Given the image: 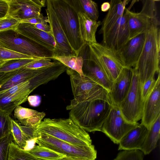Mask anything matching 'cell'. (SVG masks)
Instances as JSON below:
<instances>
[{
  "mask_svg": "<svg viewBox=\"0 0 160 160\" xmlns=\"http://www.w3.org/2000/svg\"><path fill=\"white\" fill-rule=\"evenodd\" d=\"M10 115L0 109V139L10 133Z\"/></svg>",
  "mask_w": 160,
  "mask_h": 160,
  "instance_id": "cell-34",
  "label": "cell"
},
{
  "mask_svg": "<svg viewBox=\"0 0 160 160\" xmlns=\"http://www.w3.org/2000/svg\"><path fill=\"white\" fill-rule=\"evenodd\" d=\"M145 39V33L140 34L129 39L117 51L125 68L134 67L142 51Z\"/></svg>",
  "mask_w": 160,
  "mask_h": 160,
  "instance_id": "cell-14",
  "label": "cell"
},
{
  "mask_svg": "<svg viewBox=\"0 0 160 160\" xmlns=\"http://www.w3.org/2000/svg\"><path fill=\"white\" fill-rule=\"evenodd\" d=\"M27 100L31 106L36 107L40 105L41 102V97L38 95L29 96Z\"/></svg>",
  "mask_w": 160,
  "mask_h": 160,
  "instance_id": "cell-41",
  "label": "cell"
},
{
  "mask_svg": "<svg viewBox=\"0 0 160 160\" xmlns=\"http://www.w3.org/2000/svg\"><path fill=\"white\" fill-rule=\"evenodd\" d=\"M148 129L139 124L128 132L121 140L118 150H140Z\"/></svg>",
  "mask_w": 160,
  "mask_h": 160,
  "instance_id": "cell-19",
  "label": "cell"
},
{
  "mask_svg": "<svg viewBox=\"0 0 160 160\" xmlns=\"http://www.w3.org/2000/svg\"><path fill=\"white\" fill-rule=\"evenodd\" d=\"M52 59L59 61L67 68L77 72L80 75H84L82 71L83 60L81 56H54Z\"/></svg>",
  "mask_w": 160,
  "mask_h": 160,
  "instance_id": "cell-25",
  "label": "cell"
},
{
  "mask_svg": "<svg viewBox=\"0 0 160 160\" xmlns=\"http://www.w3.org/2000/svg\"><path fill=\"white\" fill-rule=\"evenodd\" d=\"M70 46L78 56L85 44L80 34L77 11L72 0H50Z\"/></svg>",
  "mask_w": 160,
  "mask_h": 160,
  "instance_id": "cell-4",
  "label": "cell"
},
{
  "mask_svg": "<svg viewBox=\"0 0 160 160\" xmlns=\"http://www.w3.org/2000/svg\"><path fill=\"white\" fill-rule=\"evenodd\" d=\"M139 124L127 121L122 115L118 106L113 105L102 125L101 131L114 143L119 144L122 138Z\"/></svg>",
  "mask_w": 160,
  "mask_h": 160,
  "instance_id": "cell-9",
  "label": "cell"
},
{
  "mask_svg": "<svg viewBox=\"0 0 160 160\" xmlns=\"http://www.w3.org/2000/svg\"><path fill=\"white\" fill-rule=\"evenodd\" d=\"M51 59L48 58H41L36 59L26 65L24 67L33 69H38L48 66L54 63L55 60L52 62Z\"/></svg>",
  "mask_w": 160,
  "mask_h": 160,
  "instance_id": "cell-38",
  "label": "cell"
},
{
  "mask_svg": "<svg viewBox=\"0 0 160 160\" xmlns=\"http://www.w3.org/2000/svg\"><path fill=\"white\" fill-rule=\"evenodd\" d=\"M46 11L52 33L56 47L54 56H77L70 46L64 32L59 21L53 8L50 0H47Z\"/></svg>",
  "mask_w": 160,
  "mask_h": 160,
  "instance_id": "cell-10",
  "label": "cell"
},
{
  "mask_svg": "<svg viewBox=\"0 0 160 160\" xmlns=\"http://www.w3.org/2000/svg\"><path fill=\"white\" fill-rule=\"evenodd\" d=\"M66 71L70 76L73 99L77 102L90 101L108 94L104 88L85 75L81 76L67 67Z\"/></svg>",
  "mask_w": 160,
  "mask_h": 160,
  "instance_id": "cell-8",
  "label": "cell"
},
{
  "mask_svg": "<svg viewBox=\"0 0 160 160\" xmlns=\"http://www.w3.org/2000/svg\"><path fill=\"white\" fill-rule=\"evenodd\" d=\"M60 160H87L85 159H79L77 158H72L70 157L66 156Z\"/></svg>",
  "mask_w": 160,
  "mask_h": 160,
  "instance_id": "cell-45",
  "label": "cell"
},
{
  "mask_svg": "<svg viewBox=\"0 0 160 160\" xmlns=\"http://www.w3.org/2000/svg\"><path fill=\"white\" fill-rule=\"evenodd\" d=\"M125 10L128 16L129 40L140 34L146 33L152 23L151 20L140 12H131L126 8Z\"/></svg>",
  "mask_w": 160,
  "mask_h": 160,
  "instance_id": "cell-22",
  "label": "cell"
},
{
  "mask_svg": "<svg viewBox=\"0 0 160 160\" xmlns=\"http://www.w3.org/2000/svg\"><path fill=\"white\" fill-rule=\"evenodd\" d=\"M3 73H0V78L2 76Z\"/></svg>",
  "mask_w": 160,
  "mask_h": 160,
  "instance_id": "cell-46",
  "label": "cell"
},
{
  "mask_svg": "<svg viewBox=\"0 0 160 160\" xmlns=\"http://www.w3.org/2000/svg\"><path fill=\"white\" fill-rule=\"evenodd\" d=\"M129 40L128 16L125 10L123 16L102 36V44L118 51Z\"/></svg>",
  "mask_w": 160,
  "mask_h": 160,
  "instance_id": "cell-12",
  "label": "cell"
},
{
  "mask_svg": "<svg viewBox=\"0 0 160 160\" xmlns=\"http://www.w3.org/2000/svg\"><path fill=\"white\" fill-rule=\"evenodd\" d=\"M8 160H42L20 148L14 142L9 144Z\"/></svg>",
  "mask_w": 160,
  "mask_h": 160,
  "instance_id": "cell-27",
  "label": "cell"
},
{
  "mask_svg": "<svg viewBox=\"0 0 160 160\" xmlns=\"http://www.w3.org/2000/svg\"></svg>",
  "mask_w": 160,
  "mask_h": 160,
  "instance_id": "cell-47",
  "label": "cell"
},
{
  "mask_svg": "<svg viewBox=\"0 0 160 160\" xmlns=\"http://www.w3.org/2000/svg\"><path fill=\"white\" fill-rule=\"evenodd\" d=\"M143 154L140 150H123L113 160H143Z\"/></svg>",
  "mask_w": 160,
  "mask_h": 160,
  "instance_id": "cell-33",
  "label": "cell"
},
{
  "mask_svg": "<svg viewBox=\"0 0 160 160\" xmlns=\"http://www.w3.org/2000/svg\"><path fill=\"white\" fill-rule=\"evenodd\" d=\"M10 131L13 138V141L19 147L23 149L27 141L29 139L23 130L22 125L11 118Z\"/></svg>",
  "mask_w": 160,
  "mask_h": 160,
  "instance_id": "cell-28",
  "label": "cell"
},
{
  "mask_svg": "<svg viewBox=\"0 0 160 160\" xmlns=\"http://www.w3.org/2000/svg\"><path fill=\"white\" fill-rule=\"evenodd\" d=\"M160 116L148 129L140 150L144 154H149L156 148L160 138Z\"/></svg>",
  "mask_w": 160,
  "mask_h": 160,
  "instance_id": "cell-24",
  "label": "cell"
},
{
  "mask_svg": "<svg viewBox=\"0 0 160 160\" xmlns=\"http://www.w3.org/2000/svg\"><path fill=\"white\" fill-rule=\"evenodd\" d=\"M38 58L22 54L0 46V64L4 62L12 59Z\"/></svg>",
  "mask_w": 160,
  "mask_h": 160,
  "instance_id": "cell-32",
  "label": "cell"
},
{
  "mask_svg": "<svg viewBox=\"0 0 160 160\" xmlns=\"http://www.w3.org/2000/svg\"><path fill=\"white\" fill-rule=\"evenodd\" d=\"M113 105L109 94L92 100L77 102L73 99L66 107L69 118L86 132L101 131Z\"/></svg>",
  "mask_w": 160,
  "mask_h": 160,
  "instance_id": "cell-1",
  "label": "cell"
},
{
  "mask_svg": "<svg viewBox=\"0 0 160 160\" xmlns=\"http://www.w3.org/2000/svg\"><path fill=\"white\" fill-rule=\"evenodd\" d=\"M160 30L152 23L145 33L144 46L133 69L138 75L142 86L150 78L160 72Z\"/></svg>",
  "mask_w": 160,
  "mask_h": 160,
  "instance_id": "cell-2",
  "label": "cell"
},
{
  "mask_svg": "<svg viewBox=\"0 0 160 160\" xmlns=\"http://www.w3.org/2000/svg\"><path fill=\"white\" fill-rule=\"evenodd\" d=\"M8 15L21 21L39 17L42 8L45 6V0H7Z\"/></svg>",
  "mask_w": 160,
  "mask_h": 160,
  "instance_id": "cell-11",
  "label": "cell"
},
{
  "mask_svg": "<svg viewBox=\"0 0 160 160\" xmlns=\"http://www.w3.org/2000/svg\"><path fill=\"white\" fill-rule=\"evenodd\" d=\"M132 78L129 90L118 105L124 118L132 123L141 119L144 102L142 95V85L138 74L132 68Z\"/></svg>",
  "mask_w": 160,
  "mask_h": 160,
  "instance_id": "cell-7",
  "label": "cell"
},
{
  "mask_svg": "<svg viewBox=\"0 0 160 160\" xmlns=\"http://www.w3.org/2000/svg\"><path fill=\"white\" fill-rule=\"evenodd\" d=\"M44 68L33 69L24 67L4 73L0 78V94L32 78L39 73Z\"/></svg>",
  "mask_w": 160,
  "mask_h": 160,
  "instance_id": "cell-15",
  "label": "cell"
},
{
  "mask_svg": "<svg viewBox=\"0 0 160 160\" xmlns=\"http://www.w3.org/2000/svg\"><path fill=\"white\" fill-rule=\"evenodd\" d=\"M0 46L36 58L52 59L53 51L17 32L10 30L0 32Z\"/></svg>",
  "mask_w": 160,
  "mask_h": 160,
  "instance_id": "cell-5",
  "label": "cell"
},
{
  "mask_svg": "<svg viewBox=\"0 0 160 160\" xmlns=\"http://www.w3.org/2000/svg\"><path fill=\"white\" fill-rule=\"evenodd\" d=\"M160 116V75L158 73L154 88L144 102L141 124L149 129Z\"/></svg>",
  "mask_w": 160,
  "mask_h": 160,
  "instance_id": "cell-13",
  "label": "cell"
},
{
  "mask_svg": "<svg viewBox=\"0 0 160 160\" xmlns=\"http://www.w3.org/2000/svg\"><path fill=\"white\" fill-rule=\"evenodd\" d=\"M35 157L42 160H60L66 156L46 147L35 145L28 151Z\"/></svg>",
  "mask_w": 160,
  "mask_h": 160,
  "instance_id": "cell-26",
  "label": "cell"
},
{
  "mask_svg": "<svg viewBox=\"0 0 160 160\" xmlns=\"http://www.w3.org/2000/svg\"><path fill=\"white\" fill-rule=\"evenodd\" d=\"M20 22L7 15L0 19V32L10 30H15Z\"/></svg>",
  "mask_w": 160,
  "mask_h": 160,
  "instance_id": "cell-36",
  "label": "cell"
},
{
  "mask_svg": "<svg viewBox=\"0 0 160 160\" xmlns=\"http://www.w3.org/2000/svg\"><path fill=\"white\" fill-rule=\"evenodd\" d=\"M132 68H124L113 82L109 96L113 105L118 106L126 95L132 78Z\"/></svg>",
  "mask_w": 160,
  "mask_h": 160,
  "instance_id": "cell-18",
  "label": "cell"
},
{
  "mask_svg": "<svg viewBox=\"0 0 160 160\" xmlns=\"http://www.w3.org/2000/svg\"><path fill=\"white\" fill-rule=\"evenodd\" d=\"M34 26L39 30L52 34L50 26L47 23H39L34 24Z\"/></svg>",
  "mask_w": 160,
  "mask_h": 160,
  "instance_id": "cell-42",
  "label": "cell"
},
{
  "mask_svg": "<svg viewBox=\"0 0 160 160\" xmlns=\"http://www.w3.org/2000/svg\"><path fill=\"white\" fill-rule=\"evenodd\" d=\"M14 115L21 124L37 128L46 114L44 112H39L19 105L14 110Z\"/></svg>",
  "mask_w": 160,
  "mask_h": 160,
  "instance_id": "cell-23",
  "label": "cell"
},
{
  "mask_svg": "<svg viewBox=\"0 0 160 160\" xmlns=\"http://www.w3.org/2000/svg\"><path fill=\"white\" fill-rule=\"evenodd\" d=\"M82 11L92 20L97 21L99 12L97 4L91 0H78Z\"/></svg>",
  "mask_w": 160,
  "mask_h": 160,
  "instance_id": "cell-31",
  "label": "cell"
},
{
  "mask_svg": "<svg viewBox=\"0 0 160 160\" xmlns=\"http://www.w3.org/2000/svg\"><path fill=\"white\" fill-rule=\"evenodd\" d=\"M36 59H19L8 60L0 64V73L13 71L22 68Z\"/></svg>",
  "mask_w": 160,
  "mask_h": 160,
  "instance_id": "cell-30",
  "label": "cell"
},
{
  "mask_svg": "<svg viewBox=\"0 0 160 160\" xmlns=\"http://www.w3.org/2000/svg\"><path fill=\"white\" fill-rule=\"evenodd\" d=\"M38 137L29 139L26 142V145L23 149L28 151L32 149L35 145Z\"/></svg>",
  "mask_w": 160,
  "mask_h": 160,
  "instance_id": "cell-43",
  "label": "cell"
},
{
  "mask_svg": "<svg viewBox=\"0 0 160 160\" xmlns=\"http://www.w3.org/2000/svg\"><path fill=\"white\" fill-rule=\"evenodd\" d=\"M13 141L11 133L0 139V160H8L9 144Z\"/></svg>",
  "mask_w": 160,
  "mask_h": 160,
  "instance_id": "cell-35",
  "label": "cell"
},
{
  "mask_svg": "<svg viewBox=\"0 0 160 160\" xmlns=\"http://www.w3.org/2000/svg\"><path fill=\"white\" fill-rule=\"evenodd\" d=\"M36 143L66 156L87 160H95L97 152L94 146L74 145L45 134L38 133Z\"/></svg>",
  "mask_w": 160,
  "mask_h": 160,
  "instance_id": "cell-6",
  "label": "cell"
},
{
  "mask_svg": "<svg viewBox=\"0 0 160 160\" xmlns=\"http://www.w3.org/2000/svg\"><path fill=\"white\" fill-rule=\"evenodd\" d=\"M78 12L80 34L85 44L97 42L96 33L98 27L101 24L100 21L92 20L83 12L78 0H72Z\"/></svg>",
  "mask_w": 160,
  "mask_h": 160,
  "instance_id": "cell-16",
  "label": "cell"
},
{
  "mask_svg": "<svg viewBox=\"0 0 160 160\" xmlns=\"http://www.w3.org/2000/svg\"><path fill=\"white\" fill-rule=\"evenodd\" d=\"M158 0H142L143 6L140 13L147 17L152 23L157 26L160 25V21L157 15L156 2Z\"/></svg>",
  "mask_w": 160,
  "mask_h": 160,
  "instance_id": "cell-29",
  "label": "cell"
},
{
  "mask_svg": "<svg viewBox=\"0 0 160 160\" xmlns=\"http://www.w3.org/2000/svg\"><path fill=\"white\" fill-rule=\"evenodd\" d=\"M156 81L155 76H152L142 86V95L143 102L153 90Z\"/></svg>",
  "mask_w": 160,
  "mask_h": 160,
  "instance_id": "cell-37",
  "label": "cell"
},
{
  "mask_svg": "<svg viewBox=\"0 0 160 160\" xmlns=\"http://www.w3.org/2000/svg\"><path fill=\"white\" fill-rule=\"evenodd\" d=\"M37 132L51 136L78 146L91 145L88 133L70 118H45L37 128Z\"/></svg>",
  "mask_w": 160,
  "mask_h": 160,
  "instance_id": "cell-3",
  "label": "cell"
},
{
  "mask_svg": "<svg viewBox=\"0 0 160 160\" xmlns=\"http://www.w3.org/2000/svg\"><path fill=\"white\" fill-rule=\"evenodd\" d=\"M48 21L47 17H44L42 14L39 17L32 18L22 21L20 22L28 23L35 24L39 23H48Z\"/></svg>",
  "mask_w": 160,
  "mask_h": 160,
  "instance_id": "cell-39",
  "label": "cell"
},
{
  "mask_svg": "<svg viewBox=\"0 0 160 160\" xmlns=\"http://www.w3.org/2000/svg\"><path fill=\"white\" fill-rule=\"evenodd\" d=\"M8 8L7 0H0V19L7 16Z\"/></svg>",
  "mask_w": 160,
  "mask_h": 160,
  "instance_id": "cell-40",
  "label": "cell"
},
{
  "mask_svg": "<svg viewBox=\"0 0 160 160\" xmlns=\"http://www.w3.org/2000/svg\"><path fill=\"white\" fill-rule=\"evenodd\" d=\"M130 0H112L110 2V8L101 22L102 26L99 32L104 35L118 20L123 15L126 6Z\"/></svg>",
  "mask_w": 160,
  "mask_h": 160,
  "instance_id": "cell-20",
  "label": "cell"
},
{
  "mask_svg": "<svg viewBox=\"0 0 160 160\" xmlns=\"http://www.w3.org/2000/svg\"><path fill=\"white\" fill-rule=\"evenodd\" d=\"M15 30L54 52L56 44L52 34L37 29L33 24L25 22H20Z\"/></svg>",
  "mask_w": 160,
  "mask_h": 160,
  "instance_id": "cell-17",
  "label": "cell"
},
{
  "mask_svg": "<svg viewBox=\"0 0 160 160\" xmlns=\"http://www.w3.org/2000/svg\"><path fill=\"white\" fill-rule=\"evenodd\" d=\"M110 7V2H105L103 3L101 6V11L106 12L109 10Z\"/></svg>",
  "mask_w": 160,
  "mask_h": 160,
  "instance_id": "cell-44",
  "label": "cell"
},
{
  "mask_svg": "<svg viewBox=\"0 0 160 160\" xmlns=\"http://www.w3.org/2000/svg\"><path fill=\"white\" fill-rule=\"evenodd\" d=\"M82 57L83 60L82 69L84 70L82 71L84 75L101 86L109 92L113 81L100 67Z\"/></svg>",
  "mask_w": 160,
  "mask_h": 160,
  "instance_id": "cell-21",
  "label": "cell"
}]
</instances>
